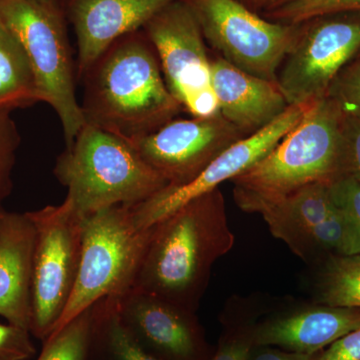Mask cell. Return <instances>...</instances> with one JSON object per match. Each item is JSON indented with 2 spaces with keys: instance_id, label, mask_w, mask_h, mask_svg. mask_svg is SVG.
Masks as SVG:
<instances>
[{
  "instance_id": "obj_31",
  "label": "cell",
  "mask_w": 360,
  "mask_h": 360,
  "mask_svg": "<svg viewBox=\"0 0 360 360\" xmlns=\"http://www.w3.org/2000/svg\"><path fill=\"white\" fill-rule=\"evenodd\" d=\"M251 343L248 340H232L217 352L212 360H248Z\"/></svg>"
},
{
  "instance_id": "obj_6",
  "label": "cell",
  "mask_w": 360,
  "mask_h": 360,
  "mask_svg": "<svg viewBox=\"0 0 360 360\" xmlns=\"http://www.w3.org/2000/svg\"><path fill=\"white\" fill-rule=\"evenodd\" d=\"M153 231L155 226L137 229L130 206H111L84 217L77 283L51 335L99 300L134 288Z\"/></svg>"
},
{
  "instance_id": "obj_16",
  "label": "cell",
  "mask_w": 360,
  "mask_h": 360,
  "mask_svg": "<svg viewBox=\"0 0 360 360\" xmlns=\"http://www.w3.org/2000/svg\"><path fill=\"white\" fill-rule=\"evenodd\" d=\"M34 243L27 213L6 212L0 220V316L30 331Z\"/></svg>"
},
{
  "instance_id": "obj_11",
  "label": "cell",
  "mask_w": 360,
  "mask_h": 360,
  "mask_svg": "<svg viewBox=\"0 0 360 360\" xmlns=\"http://www.w3.org/2000/svg\"><path fill=\"white\" fill-rule=\"evenodd\" d=\"M317 101L292 104L270 124L227 148L210 162L195 179L182 186L163 187L139 205L130 206L137 229H150L189 201L219 188L264 158L302 120Z\"/></svg>"
},
{
  "instance_id": "obj_33",
  "label": "cell",
  "mask_w": 360,
  "mask_h": 360,
  "mask_svg": "<svg viewBox=\"0 0 360 360\" xmlns=\"http://www.w3.org/2000/svg\"><path fill=\"white\" fill-rule=\"evenodd\" d=\"M293 1H295V0H264L262 1V13H269V11H274V9L278 8V7L285 6V4Z\"/></svg>"
},
{
  "instance_id": "obj_5",
  "label": "cell",
  "mask_w": 360,
  "mask_h": 360,
  "mask_svg": "<svg viewBox=\"0 0 360 360\" xmlns=\"http://www.w3.org/2000/svg\"><path fill=\"white\" fill-rule=\"evenodd\" d=\"M0 18L15 35L32 68L40 103L53 108L70 146L85 124L77 96V61L66 11L37 0H0Z\"/></svg>"
},
{
  "instance_id": "obj_29",
  "label": "cell",
  "mask_w": 360,
  "mask_h": 360,
  "mask_svg": "<svg viewBox=\"0 0 360 360\" xmlns=\"http://www.w3.org/2000/svg\"><path fill=\"white\" fill-rule=\"evenodd\" d=\"M345 174L360 182V120L345 116L342 122Z\"/></svg>"
},
{
  "instance_id": "obj_21",
  "label": "cell",
  "mask_w": 360,
  "mask_h": 360,
  "mask_svg": "<svg viewBox=\"0 0 360 360\" xmlns=\"http://www.w3.org/2000/svg\"><path fill=\"white\" fill-rule=\"evenodd\" d=\"M319 296L328 307L360 309V255L333 258L321 274Z\"/></svg>"
},
{
  "instance_id": "obj_18",
  "label": "cell",
  "mask_w": 360,
  "mask_h": 360,
  "mask_svg": "<svg viewBox=\"0 0 360 360\" xmlns=\"http://www.w3.org/2000/svg\"><path fill=\"white\" fill-rule=\"evenodd\" d=\"M359 326V307L326 305L269 322L257 331L255 340L257 345L314 355Z\"/></svg>"
},
{
  "instance_id": "obj_34",
  "label": "cell",
  "mask_w": 360,
  "mask_h": 360,
  "mask_svg": "<svg viewBox=\"0 0 360 360\" xmlns=\"http://www.w3.org/2000/svg\"><path fill=\"white\" fill-rule=\"evenodd\" d=\"M239 1L250 8L251 11L258 13V11H262L264 0H239Z\"/></svg>"
},
{
  "instance_id": "obj_32",
  "label": "cell",
  "mask_w": 360,
  "mask_h": 360,
  "mask_svg": "<svg viewBox=\"0 0 360 360\" xmlns=\"http://www.w3.org/2000/svg\"><path fill=\"white\" fill-rule=\"evenodd\" d=\"M255 360H314V355L300 352H265Z\"/></svg>"
},
{
  "instance_id": "obj_14",
  "label": "cell",
  "mask_w": 360,
  "mask_h": 360,
  "mask_svg": "<svg viewBox=\"0 0 360 360\" xmlns=\"http://www.w3.org/2000/svg\"><path fill=\"white\" fill-rule=\"evenodd\" d=\"M112 298L120 319L146 348L172 360H193L198 340L191 312L136 288Z\"/></svg>"
},
{
  "instance_id": "obj_22",
  "label": "cell",
  "mask_w": 360,
  "mask_h": 360,
  "mask_svg": "<svg viewBox=\"0 0 360 360\" xmlns=\"http://www.w3.org/2000/svg\"><path fill=\"white\" fill-rule=\"evenodd\" d=\"M94 305L44 341L37 360H89L94 338Z\"/></svg>"
},
{
  "instance_id": "obj_10",
  "label": "cell",
  "mask_w": 360,
  "mask_h": 360,
  "mask_svg": "<svg viewBox=\"0 0 360 360\" xmlns=\"http://www.w3.org/2000/svg\"><path fill=\"white\" fill-rule=\"evenodd\" d=\"M302 23L300 39L277 73L290 105L328 96L335 78L360 52V13L328 14Z\"/></svg>"
},
{
  "instance_id": "obj_25",
  "label": "cell",
  "mask_w": 360,
  "mask_h": 360,
  "mask_svg": "<svg viewBox=\"0 0 360 360\" xmlns=\"http://www.w3.org/2000/svg\"><path fill=\"white\" fill-rule=\"evenodd\" d=\"M11 110H0V206L13 191V172L20 136Z\"/></svg>"
},
{
  "instance_id": "obj_12",
  "label": "cell",
  "mask_w": 360,
  "mask_h": 360,
  "mask_svg": "<svg viewBox=\"0 0 360 360\" xmlns=\"http://www.w3.org/2000/svg\"><path fill=\"white\" fill-rule=\"evenodd\" d=\"M243 137L217 113L191 120L174 118L155 131L129 142L169 186H182Z\"/></svg>"
},
{
  "instance_id": "obj_35",
  "label": "cell",
  "mask_w": 360,
  "mask_h": 360,
  "mask_svg": "<svg viewBox=\"0 0 360 360\" xmlns=\"http://www.w3.org/2000/svg\"><path fill=\"white\" fill-rule=\"evenodd\" d=\"M37 1L58 7V8L63 9V11H66V6H68V0H37Z\"/></svg>"
},
{
  "instance_id": "obj_20",
  "label": "cell",
  "mask_w": 360,
  "mask_h": 360,
  "mask_svg": "<svg viewBox=\"0 0 360 360\" xmlns=\"http://www.w3.org/2000/svg\"><path fill=\"white\" fill-rule=\"evenodd\" d=\"M94 335L104 345L112 360H165L148 352L123 323L112 298L94 304Z\"/></svg>"
},
{
  "instance_id": "obj_4",
  "label": "cell",
  "mask_w": 360,
  "mask_h": 360,
  "mask_svg": "<svg viewBox=\"0 0 360 360\" xmlns=\"http://www.w3.org/2000/svg\"><path fill=\"white\" fill-rule=\"evenodd\" d=\"M343 113L329 96L319 99L264 158L232 179L234 193L260 198L288 195L345 174Z\"/></svg>"
},
{
  "instance_id": "obj_1",
  "label": "cell",
  "mask_w": 360,
  "mask_h": 360,
  "mask_svg": "<svg viewBox=\"0 0 360 360\" xmlns=\"http://www.w3.org/2000/svg\"><path fill=\"white\" fill-rule=\"evenodd\" d=\"M80 80L85 123L129 141L155 131L182 110L142 30L113 42Z\"/></svg>"
},
{
  "instance_id": "obj_2",
  "label": "cell",
  "mask_w": 360,
  "mask_h": 360,
  "mask_svg": "<svg viewBox=\"0 0 360 360\" xmlns=\"http://www.w3.org/2000/svg\"><path fill=\"white\" fill-rule=\"evenodd\" d=\"M134 288L193 311L212 264L233 245L219 188L153 225Z\"/></svg>"
},
{
  "instance_id": "obj_27",
  "label": "cell",
  "mask_w": 360,
  "mask_h": 360,
  "mask_svg": "<svg viewBox=\"0 0 360 360\" xmlns=\"http://www.w3.org/2000/svg\"><path fill=\"white\" fill-rule=\"evenodd\" d=\"M328 96L338 103L343 115L360 120V56L338 75Z\"/></svg>"
},
{
  "instance_id": "obj_13",
  "label": "cell",
  "mask_w": 360,
  "mask_h": 360,
  "mask_svg": "<svg viewBox=\"0 0 360 360\" xmlns=\"http://www.w3.org/2000/svg\"><path fill=\"white\" fill-rule=\"evenodd\" d=\"M174 0H68L66 18L77 44V79L113 42L143 28Z\"/></svg>"
},
{
  "instance_id": "obj_24",
  "label": "cell",
  "mask_w": 360,
  "mask_h": 360,
  "mask_svg": "<svg viewBox=\"0 0 360 360\" xmlns=\"http://www.w3.org/2000/svg\"><path fill=\"white\" fill-rule=\"evenodd\" d=\"M312 245L335 250L340 257L357 255L352 229L336 206L335 212L328 219L309 229L307 248Z\"/></svg>"
},
{
  "instance_id": "obj_26",
  "label": "cell",
  "mask_w": 360,
  "mask_h": 360,
  "mask_svg": "<svg viewBox=\"0 0 360 360\" xmlns=\"http://www.w3.org/2000/svg\"><path fill=\"white\" fill-rule=\"evenodd\" d=\"M331 200L347 219L360 255V182L347 174L341 175L328 184Z\"/></svg>"
},
{
  "instance_id": "obj_28",
  "label": "cell",
  "mask_w": 360,
  "mask_h": 360,
  "mask_svg": "<svg viewBox=\"0 0 360 360\" xmlns=\"http://www.w3.org/2000/svg\"><path fill=\"white\" fill-rule=\"evenodd\" d=\"M30 330L0 323V360H27L35 354Z\"/></svg>"
},
{
  "instance_id": "obj_9",
  "label": "cell",
  "mask_w": 360,
  "mask_h": 360,
  "mask_svg": "<svg viewBox=\"0 0 360 360\" xmlns=\"http://www.w3.org/2000/svg\"><path fill=\"white\" fill-rule=\"evenodd\" d=\"M155 47L168 89L193 117L219 113L212 68L198 21L181 0H174L142 28Z\"/></svg>"
},
{
  "instance_id": "obj_7",
  "label": "cell",
  "mask_w": 360,
  "mask_h": 360,
  "mask_svg": "<svg viewBox=\"0 0 360 360\" xmlns=\"http://www.w3.org/2000/svg\"><path fill=\"white\" fill-rule=\"evenodd\" d=\"M206 41L239 70L277 82V73L302 30V23L262 18L239 0H181Z\"/></svg>"
},
{
  "instance_id": "obj_15",
  "label": "cell",
  "mask_w": 360,
  "mask_h": 360,
  "mask_svg": "<svg viewBox=\"0 0 360 360\" xmlns=\"http://www.w3.org/2000/svg\"><path fill=\"white\" fill-rule=\"evenodd\" d=\"M210 68L219 113L245 137L264 129L290 106L277 82L245 72L220 56L210 60Z\"/></svg>"
},
{
  "instance_id": "obj_8",
  "label": "cell",
  "mask_w": 360,
  "mask_h": 360,
  "mask_svg": "<svg viewBox=\"0 0 360 360\" xmlns=\"http://www.w3.org/2000/svg\"><path fill=\"white\" fill-rule=\"evenodd\" d=\"M26 213L35 229L30 333L44 341L60 319L77 283L84 217L65 201Z\"/></svg>"
},
{
  "instance_id": "obj_30",
  "label": "cell",
  "mask_w": 360,
  "mask_h": 360,
  "mask_svg": "<svg viewBox=\"0 0 360 360\" xmlns=\"http://www.w3.org/2000/svg\"><path fill=\"white\" fill-rule=\"evenodd\" d=\"M317 360H360V326L333 342Z\"/></svg>"
},
{
  "instance_id": "obj_23",
  "label": "cell",
  "mask_w": 360,
  "mask_h": 360,
  "mask_svg": "<svg viewBox=\"0 0 360 360\" xmlns=\"http://www.w3.org/2000/svg\"><path fill=\"white\" fill-rule=\"evenodd\" d=\"M360 13V0H295L264 13L267 20L297 25L328 14Z\"/></svg>"
},
{
  "instance_id": "obj_3",
  "label": "cell",
  "mask_w": 360,
  "mask_h": 360,
  "mask_svg": "<svg viewBox=\"0 0 360 360\" xmlns=\"http://www.w3.org/2000/svg\"><path fill=\"white\" fill-rule=\"evenodd\" d=\"M53 172L68 188L65 202L82 217L139 205L168 184L129 141L89 123L58 156Z\"/></svg>"
},
{
  "instance_id": "obj_19",
  "label": "cell",
  "mask_w": 360,
  "mask_h": 360,
  "mask_svg": "<svg viewBox=\"0 0 360 360\" xmlns=\"http://www.w3.org/2000/svg\"><path fill=\"white\" fill-rule=\"evenodd\" d=\"M40 103L39 90L22 46L0 18V110Z\"/></svg>"
},
{
  "instance_id": "obj_36",
  "label": "cell",
  "mask_w": 360,
  "mask_h": 360,
  "mask_svg": "<svg viewBox=\"0 0 360 360\" xmlns=\"http://www.w3.org/2000/svg\"><path fill=\"white\" fill-rule=\"evenodd\" d=\"M6 210H4V207L2 206H0V220H1L2 217H4V215L6 214Z\"/></svg>"
},
{
  "instance_id": "obj_17",
  "label": "cell",
  "mask_w": 360,
  "mask_h": 360,
  "mask_svg": "<svg viewBox=\"0 0 360 360\" xmlns=\"http://www.w3.org/2000/svg\"><path fill=\"white\" fill-rule=\"evenodd\" d=\"M329 184H315L285 196L260 198L234 193L241 210L259 213L276 238L285 241L298 255H307V233L335 210Z\"/></svg>"
}]
</instances>
